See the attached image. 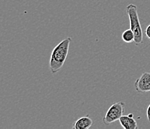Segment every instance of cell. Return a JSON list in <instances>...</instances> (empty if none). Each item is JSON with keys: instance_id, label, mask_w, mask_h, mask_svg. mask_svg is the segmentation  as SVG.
Listing matches in <instances>:
<instances>
[{"instance_id": "cell-3", "label": "cell", "mask_w": 150, "mask_h": 129, "mask_svg": "<svg viewBox=\"0 0 150 129\" xmlns=\"http://www.w3.org/2000/svg\"><path fill=\"white\" fill-rule=\"evenodd\" d=\"M125 103L122 102H115L110 106L105 115L102 119V122L105 125H109L114 122L120 120L121 116H123Z\"/></svg>"}, {"instance_id": "cell-9", "label": "cell", "mask_w": 150, "mask_h": 129, "mask_svg": "<svg viewBox=\"0 0 150 129\" xmlns=\"http://www.w3.org/2000/svg\"><path fill=\"white\" fill-rule=\"evenodd\" d=\"M146 116H147V119H148V121L150 123V104L148 106V108H147Z\"/></svg>"}, {"instance_id": "cell-1", "label": "cell", "mask_w": 150, "mask_h": 129, "mask_svg": "<svg viewBox=\"0 0 150 129\" xmlns=\"http://www.w3.org/2000/svg\"><path fill=\"white\" fill-rule=\"evenodd\" d=\"M71 41H72L71 37H67L60 42L53 49L50 61V69L52 74H55L59 72L64 64L67 58Z\"/></svg>"}, {"instance_id": "cell-8", "label": "cell", "mask_w": 150, "mask_h": 129, "mask_svg": "<svg viewBox=\"0 0 150 129\" xmlns=\"http://www.w3.org/2000/svg\"><path fill=\"white\" fill-rule=\"evenodd\" d=\"M145 33H146V37H148L149 40H150V24L148 25V26H147L146 29Z\"/></svg>"}, {"instance_id": "cell-5", "label": "cell", "mask_w": 150, "mask_h": 129, "mask_svg": "<svg viewBox=\"0 0 150 129\" xmlns=\"http://www.w3.org/2000/svg\"><path fill=\"white\" fill-rule=\"evenodd\" d=\"M120 123L122 128L125 129H137L138 126H137V123L136 120L134 119L133 113H129V114L123 115L121 116L120 119Z\"/></svg>"}, {"instance_id": "cell-4", "label": "cell", "mask_w": 150, "mask_h": 129, "mask_svg": "<svg viewBox=\"0 0 150 129\" xmlns=\"http://www.w3.org/2000/svg\"><path fill=\"white\" fill-rule=\"evenodd\" d=\"M136 91L139 93L150 92V73H144L134 83Z\"/></svg>"}, {"instance_id": "cell-6", "label": "cell", "mask_w": 150, "mask_h": 129, "mask_svg": "<svg viewBox=\"0 0 150 129\" xmlns=\"http://www.w3.org/2000/svg\"><path fill=\"white\" fill-rule=\"evenodd\" d=\"M93 121L89 115L82 116L76 121L73 125L74 129H88L92 126Z\"/></svg>"}, {"instance_id": "cell-7", "label": "cell", "mask_w": 150, "mask_h": 129, "mask_svg": "<svg viewBox=\"0 0 150 129\" xmlns=\"http://www.w3.org/2000/svg\"><path fill=\"white\" fill-rule=\"evenodd\" d=\"M122 39L125 43H130L134 41V34L131 28L125 30L122 35Z\"/></svg>"}, {"instance_id": "cell-2", "label": "cell", "mask_w": 150, "mask_h": 129, "mask_svg": "<svg viewBox=\"0 0 150 129\" xmlns=\"http://www.w3.org/2000/svg\"><path fill=\"white\" fill-rule=\"evenodd\" d=\"M125 10L129 18L130 28L134 34V43L136 46H139L143 43V31L139 20L137 8L134 4H129L126 6Z\"/></svg>"}]
</instances>
